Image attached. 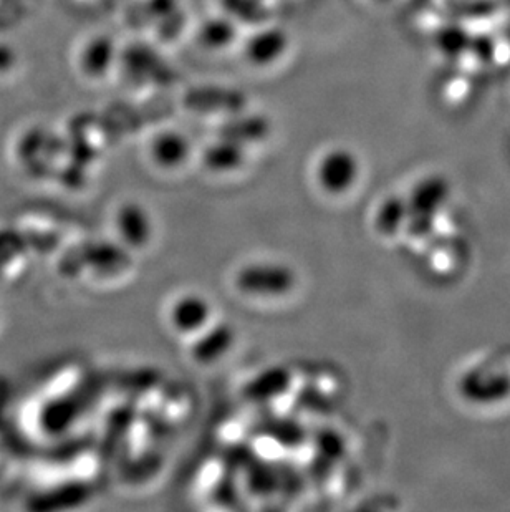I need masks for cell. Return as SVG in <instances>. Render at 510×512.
<instances>
[{
	"label": "cell",
	"mask_w": 510,
	"mask_h": 512,
	"mask_svg": "<svg viewBox=\"0 0 510 512\" xmlns=\"http://www.w3.org/2000/svg\"><path fill=\"white\" fill-rule=\"evenodd\" d=\"M234 287L247 299L260 302L285 299L297 287V274L284 262H249L236 272Z\"/></svg>",
	"instance_id": "6da1fadb"
},
{
	"label": "cell",
	"mask_w": 510,
	"mask_h": 512,
	"mask_svg": "<svg viewBox=\"0 0 510 512\" xmlns=\"http://www.w3.org/2000/svg\"><path fill=\"white\" fill-rule=\"evenodd\" d=\"M168 322L181 337H196L214 322V309L204 295L186 292L169 305Z\"/></svg>",
	"instance_id": "7a4b0ae2"
},
{
	"label": "cell",
	"mask_w": 510,
	"mask_h": 512,
	"mask_svg": "<svg viewBox=\"0 0 510 512\" xmlns=\"http://www.w3.org/2000/svg\"><path fill=\"white\" fill-rule=\"evenodd\" d=\"M113 226L123 246L130 249H145L153 241L154 221L150 211L141 204H121L120 208L116 209Z\"/></svg>",
	"instance_id": "3957f363"
},
{
	"label": "cell",
	"mask_w": 510,
	"mask_h": 512,
	"mask_svg": "<svg viewBox=\"0 0 510 512\" xmlns=\"http://www.w3.org/2000/svg\"><path fill=\"white\" fill-rule=\"evenodd\" d=\"M196 337L198 340L191 347V355L201 365L221 362L236 345V330L232 325L221 324V322H216V324L212 322Z\"/></svg>",
	"instance_id": "277c9868"
},
{
	"label": "cell",
	"mask_w": 510,
	"mask_h": 512,
	"mask_svg": "<svg viewBox=\"0 0 510 512\" xmlns=\"http://www.w3.org/2000/svg\"><path fill=\"white\" fill-rule=\"evenodd\" d=\"M355 163L352 156L343 151H332L318 161L315 179L318 186L328 194L345 193L355 181Z\"/></svg>",
	"instance_id": "5b68a950"
},
{
	"label": "cell",
	"mask_w": 510,
	"mask_h": 512,
	"mask_svg": "<svg viewBox=\"0 0 510 512\" xmlns=\"http://www.w3.org/2000/svg\"><path fill=\"white\" fill-rule=\"evenodd\" d=\"M151 158L163 170H178L188 161L189 141L179 133H163L151 143Z\"/></svg>",
	"instance_id": "8992f818"
}]
</instances>
